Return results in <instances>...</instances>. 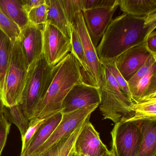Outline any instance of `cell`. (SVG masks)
<instances>
[{"label": "cell", "instance_id": "obj_1", "mask_svg": "<svg viewBox=\"0 0 156 156\" xmlns=\"http://www.w3.org/2000/svg\"><path fill=\"white\" fill-rule=\"evenodd\" d=\"M156 28V12L146 17L123 13L112 20L96 47L102 64L115 62L130 48L146 41Z\"/></svg>", "mask_w": 156, "mask_h": 156}, {"label": "cell", "instance_id": "obj_2", "mask_svg": "<svg viewBox=\"0 0 156 156\" xmlns=\"http://www.w3.org/2000/svg\"><path fill=\"white\" fill-rule=\"evenodd\" d=\"M85 81L81 67L71 52L55 66L53 78L36 108L34 118H45L62 112L63 102L67 94L75 86Z\"/></svg>", "mask_w": 156, "mask_h": 156}, {"label": "cell", "instance_id": "obj_3", "mask_svg": "<svg viewBox=\"0 0 156 156\" xmlns=\"http://www.w3.org/2000/svg\"><path fill=\"white\" fill-rule=\"evenodd\" d=\"M55 70V66H50L43 54L28 68L20 104L24 115L30 121L34 117L36 108L51 84Z\"/></svg>", "mask_w": 156, "mask_h": 156}, {"label": "cell", "instance_id": "obj_4", "mask_svg": "<svg viewBox=\"0 0 156 156\" xmlns=\"http://www.w3.org/2000/svg\"><path fill=\"white\" fill-rule=\"evenodd\" d=\"M104 68L103 82L99 87V109L104 118L116 124L133 116L134 103L120 90L119 86L106 66Z\"/></svg>", "mask_w": 156, "mask_h": 156}, {"label": "cell", "instance_id": "obj_5", "mask_svg": "<svg viewBox=\"0 0 156 156\" xmlns=\"http://www.w3.org/2000/svg\"><path fill=\"white\" fill-rule=\"evenodd\" d=\"M28 71V66L18 38L12 42L5 80L0 91L5 106L11 107L21 103Z\"/></svg>", "mask_w": 156, "mask_h": 156}, {"label": "cell", "instance_id": "obj_6", "mask_svg": "<svg viewBox=\"0 0 156 156\" xmlns=\"http://www.w3.org/2000/svg\"><path fill=\"white\" fill-rule=\"evenodd\" d=\"M116 156H136L142 138L141 121H120L111 132Z\"/></svg>", "mask_w": 156, "mask_h": 156}, {"label": "cell", "instance_id": "obj_7", "mask_svg": "<svg viewBox=\"0 0 156 156\" xmlns=\"http://www.w3.org/2000/svg\"><path fill=\"white\" fill-rule=\"evenodd\" d=\"M71 25L76 31L81 39L90 71L89 84L100 87L103 82L104 68L86 27L81 11L75 12Z\"/></svg>", "mask_w": 156, "mask_h": 156}, {"label": "cell", "instance_id": "obj_8", "mask_svg": "<svg viewBox=\"0 0 156 156\" xmlns=\"http://www.w3.org/2000/svg\"><path fill=\"white\" fill-rule=\"evenodd\" d=\"M43 55L50 66L58 64L71 52V41L58 29L49 23L42 30Z\"/></svg>", "mask_w": 156, "mask_h": 156}, {"label": "cell", "instance_id": "obj_9", "mask_svg": "<svg viewBox=\"0 0 156 156\" xmlns=\"http://www.w3.org/2000/svg\"><path fill=\"white\" fill-rule=\"evenodd\" d=\"M99 104L90 105L67 114H62L61 122L48 139L32 156H37L76 129L99 106Z\"/></svg>", "mask_w": 156, "mask_h": 156}, {"label": "cell", "instance_id": "obj_10", "mask_svg": "<svg viewBox=\"0 0 156 156\" xmlns=\"http://www.w3.org/2000/svg\"><path fill=\"white\" fill-rule=\"evenodd\" d=\"M119 4L109 8H98L81 11L90 39L96 48L103 34L112 21Z\"/></svg>", "mask_w": 156, "mask_h": 156}, {"label": "cell", "instance_id": "obj_11", "mask_svg": "<svg viewBox=\"0 0 156 156\" xmlns=\"http://www.w3.org/2000/svg\"><path fill=\"white\" fill-rule=\"evenodd\" d=\"M100 103L99 87L83 82L75 86L67 94L63 102L61 113L67 114Z\"/></svg>", "mask_w": 156, "mask_h": 156}, {"label": "cell", "instance_id": "obj_12", "mask_svg": "<svg viewBox=\"0 0 156 156\" xmlns=\"http://www.w3.org/2000/svg\"><path fill=\"white\" fill-rule=\"evenodd\" d=\"M89 119L84 125L76 140L74 153L77 156H102L109 150L102 142L99 133Z\"/></svg>", "mask_w": 156, "mask_h": 156}, {"label": "cell", "instance_id": "obj_13", "mask_svg": "<svg viewBox=\"0 0 156 156\" xmlns=\"http://www.w3.org/2000/svg\"><path fill=\"white\" fill-rule=\"evenodd\" d=\"M145 42L126 51L114 62L119 72L126 82L146 63L152 55L147 49Z\"/></svg>", "mask_w": 156, "mask_h": 156}, {"label": "cell", "instance_id": "obj_14", "mask_svg": "<svg viewBox=\"0 0 156 156\" xmlns=\"http://www.w3.org/2000/svg\"><path fill=\"white\" fill-rule=\"evenodd\" d=\"M43 28L30 23L21 30L19 40L28 68L43 54Z\"/></svg>", "mask_w": 156, "mask_h": 156}, {"label": "cell", "instance_id": "obj_15", "mask_svg": "<svg viewBox=\"0 0 156 156\" xmlns=\"http://www.w3.org/2000/svg\"><path fill=\"white\" fill-rule=\"evenodd\" d=\"M47 23L55 27L71 41V24L65 11L62 0H45Z\"/></svg>", "mask_w": 156, "mask_h": 156}, {"label": "cell", "instance_id": "obj_16", "mask_svg": "<svg viewBox=\"0 0 156 156\" xmlns=\"http://www.w3.org/2000/svg\"><path fill=\"white\" fill-rule=\"evenodd\" d=\"M131 100L137 103L150 98L156 97V63L148 73L140 79L137 85L130 91Z\"/></svg>", "mask_w": 156, "mask_h": 156}, {"label": "cell", "instance_id": "obj_17", "mask_svg": "<svg viewBox=\"0 0 156 156\" xmlns=\"http://www.w3.org/2000/svg\"><path fill=\"white\" fill-rule=\"evenodd\" d=\"M61 112L50 118L41 126L34 135L30 146L23 154L20 156H32L48 139L62 120Z\"/></svg>", "mask_w": 156, "mask_h": 156}, {"label": "cell", "instance_id": "obj_18", "mask_svg": "<svg viewBox=\"0 0 156 156\" xmlns=\"http://www.w3.org/2000/svg\"><path fill=\"white\" fill-rule=\"evenodd\" d=\"M142 135L136 156H156V120L141 121Z\"/></svg>", "mask_w": 156, "mask_h": 156}, {"label": "cell", "instance_id": "obj_19", "mask_svg": "<svg viewBox=\"0 0 156 156\" xmlns=\"http://www.w3.org/2000/svg\"><path fill=\"white\" fill-rule=\"evenodd\" d=\"M119 6L124 13L146 17L156 12V0H119Z\"/></svg>", "mask_w": 156, "mask_h": 156}, {"label": "cell", "instance_id": "obj_20", "mask_svg": "<svg viewBox=\"0 0 156 156\" xmlns=\"http://www.w3.org/2000/svg\"><path fill=\"white\" fill-rule=\"evenodd\" d=\"M90 116L88 117L73 132L58 141L50 148L37 156H70L74 152V145L84 125Z\"/></svg>", "mask_w": 156, "mask_h": 156}, {"label": "cell", "instance_id": "obj_21", "mask_svg": "<svg viewBox=\"0 0 156 156\" xmlns=\"http://www.w3.org/2000/svg\"><path fill=\"white\" fill-rule=\"evenodd\" d=\"M0 8L21 30L30 23L20 0H0Z\"/></svg>", "mask_w": 156, "mask_h": 156}, {"label": "cell", "instance_id": "obj_22", "mask_svg": "<svg viewBox=\"0 0 156 156\" xmlns=\"http://www.w3.org/2000/svg\"><path fill=\"white\" fill-rule=\"evenodd\" d=\"M133 111V116L125 121L156 120V97L134 103Z\"/></svg>", "mask_w": 156, "mask_h": 156}, {"label": "cell", "instance_id": "obj_23", "mask_svg": "<svg viewBox=\"0 0 156 156\" xmlns=\"http://www.w3.org/2000/svg\"><path fill=\"white\" fill-rule=\"evenodd\" d=\"M71 52L78 61L85 82L89 84L90 71L83 44L78 33L72 25L71 26Z\"/></svg>", "mask_w": 156, "mask_h": 156}, {"label": "cell", "instance_id": "obj_24", "mask_svg": "<svg viewBox=\"0 0 156 156\" xmlns=\"http://www.w3.org/2000/svg\"><path fill=\"white\" fill-rule=\"evenodd\" d=\"M3 114L10 123L15 124L19 128L22 140L30 127V121L24 115L20 104L11 107L4 105Z\"/></svg>", "mask_w": 156, "mask_h": 156}, {"label": "cell", "instance_id": "obj_25", "mask_svg": "<svg viewBox=\"0 0 156 156\" xmlns=\"http://www.w3.org/2000/svg\"><path fill=\"white\" fill-rule=\"evenodd\" d=\"M12 41L0 30V91L3 87L9 65Z\"/></svg>", "mask_w": 156, "mask_h": 156}, {"label": "cell", "instance_id": "obj_26", "mask_svg": "<svg viewBox=\"0 0 156 156\" xmlns=\"http://www.w3.org/2000/svg\"><path fill=\"white\" fill-rule=\"evenodd\" d=\"M0 30L4 32L12 41L18 39L21 30L0 8Z\"/></svg>", "mask_w": 156, "mask_h": 156}, {"label": "cell", "instance_id": "obj_27", "mask_svg": "<svg viewBox=\"0 0 156 156\" xmlns=\"http://www.w3.org/2000/svg\"><path fill=\"white\" fill-rule=\"evenodd\" d=\"M43 119L34 118L30 120V126L22 140V147L20 155H22L26 151L30 146L34 136L39 129L51 117Z\"/></svg>", "mask_w": 156, "mask_h": 156}, {"label": "cell", "instance_id": "obj_28", "mask_svg": "<svg viewBox=\"0 0 156 156\" xmlns=\"http://www.w3.org/2000/svg\"><path fill=\"white\" fill-rule=\"evenodd\" d=\"M47 7L46 3L32 9L28 13L29 22L36 26L47 23Z\"/></svg>", "mask_w": 156, "mask_h": 156}, {"label": "cell", "instance_id": "obj_29", "mask_svg": "<svg viewBox=\"0 0 156 156\" xmlns=\"http://www.w3.org/2000/svg\"><path fill=\"white\" fill-rule=\"evenodd\" d=\"M156 63V57L151 55L146 63L127 82L129 91L132 90L137 84L140 79L143 78L148 73L151 67Z\"/></svg>", "mask_w": 156, "mask_h": 156}, {"label": "cell", "instance_id": "obj_30", "mask_svg": "<svg viewBox=\"0 0 156 156\" xmlns=\"http://www.w3.org/2000/svg\"><path fill=\"white\" fill-rule=\"evenodd\" d=\"M102 64L104 65L107 67L108 69L109 70L110 73L114 76V78L118 84L119 86L120 90L129 99L132 101L131 94H130V91H129V88L128 86L127 83L124 79L123 76L121 75L120 73L119 72L115 65V62H112L108 63Z\"/></svg>", "mask_w": 156, "mask_h": 156}, {"label": "cell", "instance_id": "obj_31", "mask_svg": "<svg viewBox=\"0 0 156 156\" xmlns=\"http://www.w3.org/2000/svg\"><path fill=\"white\" fill-rule=\"evenodd\" d=\"M119 3V0H81V11L109 8Z\"/></svg>", "mask_w": 156, "mask_h": 156}, {"label": "cell", "instance_id": "obj_32", "mask_svg": "<svg viewBox=\"0 0 156 156\" xmlns=\"http://www.w3.org/2000/svg\"><path fill=\"white\" fill-rule=\"evenodd\" d=\"M11 126V123L8 121L4 114L0 115V156L6 145Z\"/></svg>", "mask_w": 156, "mask_h": 156}, {"label": "cell", "instance_id": "obj_33", "mask_svg": "<svg viewBox=\"0 0 156 156\" xmlns=\"http://www.w3.org/2000/svg\"><path fill=\"white\" fill-rule=\"evenodd\" d=\"M145 43L147 49L153 56L156 57V32L155 30L150 34Z\"/></svg>", "mask_w": 156, "mask_h": 156}, {"label": "cell", "instance_id": "obj_34", "mask_svg": "<svg viewBox=\"0 0 156 156\" xmlns=\"http://www.w3.org/2000/svg\"><path fill=\"white\" fill-rule=\"evenodd\" d=\"M27 13L32 9L39 7L45 2V0H20Z\"/></svg>", "mask_w": 156, "mask_h": 156}, {"label": "cell", "instance_id": "obj_35", "mask_svg": "<svg viewBox=\"0 0 156 156\" xmlns=\"http://www.w3.org/2000/svg\"><path fill=\"white\" fill-rule=\"evenodd\" d=\"M3 108H4V105H3L1 95V92H0V115L3 114Z\"/></svg>", "mask_w": 156, "mask_h": 156}, {"label": "cell", "instance_id": "obj_36", "mask_svg": "<svg viewBox=\"0 0 156 156\" xmlns=\"http://www.w3.org/2000/svg\"><path fill=\"white\" fill-rule=\"evenodd\" d=\"M102 156H116L114 153V151L112 150V149L111 150H109L108 153L106 154H104V155H102Z\"/></svg>", "mask_w": 156, "mask_h": 156}, {"label": "cell", "instance_id": "obj_37", "mask_svg": "<svg viewBox=\"0 0 156 156\" xmlns=\"http://www.w3.org/2000/svg\"><path fill=\"white\" fill-rule=\"evenodd\" d=\"M70 156H77L75 154L74 152L73 153V154H72V155H71Z\"/></svg>", "mask_w": 156, "mask_h": 156}]
</instances>
